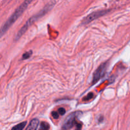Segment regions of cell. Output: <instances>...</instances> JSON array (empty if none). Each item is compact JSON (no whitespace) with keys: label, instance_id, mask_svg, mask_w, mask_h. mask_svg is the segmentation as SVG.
I'll use <instances>...</instances> for the list:
<instances>
[{"label":"cell","instance_id":"6da1fadb","mask_svg":"<svg viewBox=\"0 0 130 130\" xmlns=\"http://www.w3.org/2000/svg\"><path fill=\"white\" fill-rule=\"evenodd\" d=\"M31 1H25L15 11V12L11 15L10 18L8 19L7 21L4 24V25L0 29V38L3 36L4 34L6 33V32L8 30L9 28L13 25L14 22H16V20L21 16L22 14L25 11V9L27 8L29 6V4L31 3Z\"/></svg>","mask_w":130,"mask_h":130},{"label":"cell","instance_id":"7a4b0ae2","mask_svg":"<svg viewBox=\"0 0 130 130\" xmlns=\"http://www.w3.org/2000/svg\"><path fill=\"white\" fill-rule=\"evenodd\" d=\"M55 2H54V1L50 2L48 5H46V6L43 9V10H41L40 12H39L38 14L34 15V16L32 17L30 19H29V20H28V21L25 23V24H24V26H23L22 27L21 29L19 30V32H17V34H16V36H15V40L17 41V40H18L19 38H20V37H21L22 36L23 34H24V33L27 31V29L29 28V27L30 26V25H31V24H32L34 22H35L36 20H38V19H40L41 17H42L43 16H44V15H45V14L46 13L48 12V11H49L50 9H52V8L53 7V6L55 5Z\"/></svg>","mask_w":130,"mask_h":130},{"label":"cell","instance_id":"3957f363","mask_svg":"<svg viewBox=\"0 0 130 130\" xmlns=\"http://www.w3.org/2000/svg\"><path fill=\"white\" fill-rule=\"evenodd\" d=\"M81 114L80 112H74L71 113L70 115L67 116L66 120L64 121L63 125L62 127V130H69L71 129L74 125H76L77 122V118L78 116Z\"/></svg>","mask_w":130,"mask_h":130},{"label":"cell","instance_id":"277c9868","mask_svg":"<svg viewBox=\"0 0 130 130\" xmlns=\"http://www.w3.org/2000/svg\"><path fill=\"white\" fill-rule=\"evenodd\" d=\"M108 67V62H104L102 63L97 68V69L95 71L93 77V84L96 83L99 81L100 79H101L105 75L107 69Z\"/></svg>","mask_w":130,"mask_h":130},{"label":"cell","instance_id":"5b68a950","mask_svg":"<svg viewBox=\"0 0 130 130\" xmlns=\"http://www.w3.org/2000/svg\"><path fill=\"white\" fill-rule=\"evenodd\" d=\"M109 11V10H100V11H94V12L91 13H90V15H88L86 17H85V19L83 20L82 24H88V23L93 21V20H95V19H98V18L105 15V14L107 13Z\"/></svg>","mask_w":130,"mask_h":130},{"label":"cell","instance_id":"8992f818","mask_svg":"<svg viewBox=\"0 0 130 130\" xmlns=\"http://www.w3.org/2000/svg\"><path fill=\"white\" fill-rule=\"evenodd\" d=\"M39 120L38 119H32L25 130H36L39 125Z\"/></svg>","mask_w":130,"mask_h":130},{"label":"cell","instance_id":"52a82bcc","mask_svg":"<svg viewBox=\"0 0 130 130\" xmlns=\"http://www.w3.org/2000/svg\"><path fill=\"white\" fill-rule=\"evenodd\" d=\"M26 124H27L26 121L22 122V123H19V124H18L17 125L15 126H14L11 130H23L24 129V128L25 127V126H26Z\"/></svg>","mask_w":130,"mask_h":130},{"label":"cell","instance_id":"ba28073f","mask_svg":"<svg viewBox=\"0 0 130 130\" xmlns=\"http://www.w3.org/2000/svg\"><path fill=\"white\" fill-rule=\"evenodd\" d=\"M50 125L46 122H41L39 130H49Z\"/></svg>","mask_w":130,"mask_h":130},{"label":"cell","instance_id":"9c48e42d","mask_svg":"<svg viewBox=\"0 0 130 130\" xmlns=\"http://www.w3.org/2000/svg\"><path fill=\"white\" fill-rule=\"evenodd\" d=\"M32 53V51H29V52H26V53H24V54L22 55V59L25 60V59H27V58H29V57L31 56Z\"/></svg>","mask_w":130,"mask_h":130},{"label":"cell","instance_id":"30bf717a","mask_svg":"<svg viewBox=\"0 0 130 130\" xmlns=\"http://www.w3.org/2000/svg\"><path fill=\"white\" fill-rule=\"evenodd\" d=\"M58 114H59V115L63 116V114H64L65 113H66V110H65V109H63V108L61 107V108H60L59 109H58Z\"/></svg>","mask_w":130,"mask_h":130},{"label":"cell","instance_id":"8fae6325","mask_svg":"<svg viewBox=\"0 0 130 130\" xmlns=\"http://www.w3.org/2000/svg\"><path fill=\"white\" fill-rule=\"evenodd\" d=\"M52 116H53V118L55 119H58V117H59V114H58V112H56V111H53L52 112Z\"/></svg>","mask_w":130,"mask_h":130}]
</instances>
